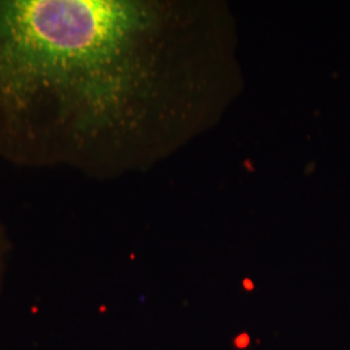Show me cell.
I'll use <instances>...</instances> for the list:
<instances>
[{"instance_id":"1","label":"cell","mask_w":350,"mask_h":350,"mask_svg":"<svg viewBox=\"0 0 350 350\" xmlns=\"http://www.w3.org/2000/svg\"><path fill=\"white\" fill-rule=\"evenodd\" d=\"M163 8L0 0V159L88 176L138 165L161 118Z\"/></svg>"},{"instance_id":"2","label":"cell","mask_w":350,"mask_h":350,"mask_svg":"<svg viewBox=\"0 0 350 350\" xmlns=\"http://www.w3.org/2000/svg\"><path fill=\"white\" fill-rule=\"evenodd\" d=\"M11 239L8 234V228L3 219V215L0 212V291L4 284L7 271H8V265H10V256H11Z\"/></svg>"}]
</instances>
